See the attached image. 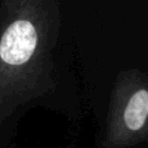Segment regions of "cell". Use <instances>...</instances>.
I'll return each instance as SVG.
<instances>
[{"label":"cell","instance_id":"2","mask_svg":"<svg viewBox=\"0 0 148 148\" xmlns=\"http://www.w3.org/2000/svg\"><path fill=\"white\" fill-rule=\"evenodd\" d=\"M148 116V91L144 88L134 92L123 112V121L129 130L138 131L146 125Z\"/></svg>","mask_w":148,"mask_h":148},{"label":"cell","instance_id":"1","mask_svg":"<svg viewBox=\"0 0 148 148\" xmlns=\"http://www.w3.org/2000/svg\"><path fill=\"white\" fill-rule=\"evenodd\" d=\"M38 46V31L27 20L12 22L0 39V60L9 66H21L33 57Z\"/></svg>","mask_w":148,"mask_h":148}]
</instances>
